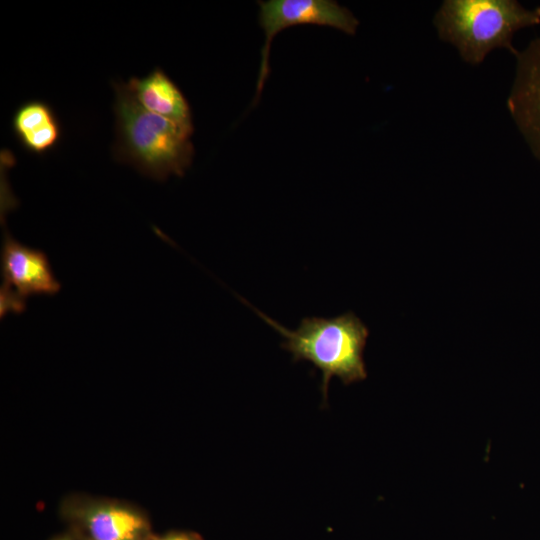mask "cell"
<instances>
[{"mask_svg": "<svg viewBox=\"0 0 540 540\" xmlns=\"http://www.w3.org/2000/svg\"><path fill=\"white\" fill-rule=\"evenodd\" d=\"M117 161L157 181L183 176L191 165L193 130L143 108L127 83H113Z\"/></svg>", "mask_w": 540, "mask_h": 540, "instance_id": "1", "label": "cell"}, {"mask_svg": "<svg viewBox=\"0 0 540 540\" xmlns=\"http://www.w3.org/2000/svg\"><path fill=\"white\" fill-rule=\"evenodd\" d=\"M242 301L284 337L281 347L292 354L294 361H309L320 370L324 402L332 377L345 385L366 379L363 351L369 330L353 312L332 318L306 317L296 330H289Z\"/></svg>", "mask_w": 540, "mask_h": 540, "instance_id": "2", "label": "cell"}, {"mask_svg": "<svg viewBox=\"0 0 540 540\" xmlns=\"http://www.w3.org/2000/svg\"><path fill=\"white\" fill-rule=\"evenodd\" d=\"M539 23L540 7L527 9L515 0H446L433 18L438 37L471 65L481 64L494 49L516 56L514 34Z\"/></svg>", "mask_w": 540, "mask_h": 540, "instance_id": "3", "label": "cell"}, {"mask_svg": "<svg viewBox=\"0 0 540 540\" xmlns=\"http://www.w3.org/2000/svg\"><path fill=\"white\" fill-rule=\"evenodd\" d=\"M259 23L265 34L261 63L252 104H256L270 73V47L274 36L291 26L314 24L336 28L354 35L358 19L346 7L333 0H268L258 1Z\"/></svg>", "mask_w": 540, "mask_h": 540, "instance_id": "4", "label": "cell"}, {"mask_svg": "<svg viewBox=\"0 0 540 540\" xmlns=\"http://www.w3.org/2000/svg\"><path fill=\"white\" fill-rule=\"evenodd\" d=\"M1 274V317L10 311L22 312L31 296H52L61 289L46 254L18 242L7 231L1 249Z\"/></svg>", "mask_w": 540, "mask_h": 540, "instance_id": "5", "label": "cell"}, {"mask_svg": "<svg viewBox=\"0 0 540 540\" xmlns=\"http://www.w3.org/2000/svg\"><path fill=\"white\" fill-rule=\"evenodd\" d=\"M507 108L534 156L540 161V37L518 51Z\"/></svg>", "mask_w": 540, "mask_h": 540, "instance_id": "6", "label": "cell"}, {"mask_svg": "<svg viewBox=\"0 0 540 540\" xmlns=\"http://www.w3.org/2000/svg\"><path fill=\"white\" fill-rule=\"evenodd\" d=\"M72 517L87 540H150L147 519L119 503L91 502L73 509Z\"/></svg>", "mask_w": 540, "mask_h": 540, "instance_id": "7", "label": "cell"}, {"mask_svg": "<svg viewBox=\"0 0 540 540\" xmlns=\"http://www.w3.org/2000/svg\"><path fill=\"white\" fill-rule=\"evenodd\" d=\"M127 85L138 103L151 113L193 130L190 105L175 82L160 68L132 77Z\"/></svg>", "mask_w": 540, "mask_h": 540, "instance_id": "8", "label": "cell"}, {"mask_svg": "<svg viewBox=\"0 0 540 540\" xmlns=\"http://www.w3.org/2000/svg\"><path fill=\"white\" fill-rule=\"evenodd\" d=\"M12 130L23 149L35 155L50 152L62 137L60 120L54 109L42 100L20 105L12 118Z\"/></svg>", "mask_w": 540, "mask_h": 540, "instance_id": "9", "label": "cell"}, {"mask_svg": "<svg viewBox=\"0 0 540 540\" xmlns=\"http://www.w3.org/2000/svg\"><path fill=\"white\" fill-rule=\"evenodd\" d=\"M150 540H203L202 537L190 531H172L165 535L151 538Z\"/></svg>", "mask_w": 540, "mask_h": 540, "instance_id": "10", "label": "cell"}, {"mask_svg": "<svg viewBox=\"0 0 540 540\" xmlns=\"http://www.w3.org/2000/svg\"><path fill=\"white\" fill-rule=\"evenodd\" d=\"M54 540H73V539L71 537H69V536H62V537H58V538H56Z\"/></svg>", "mask_w": 540, "mask_h": 540, "instance_id": "11", "label": "cell"}]
</instances>
